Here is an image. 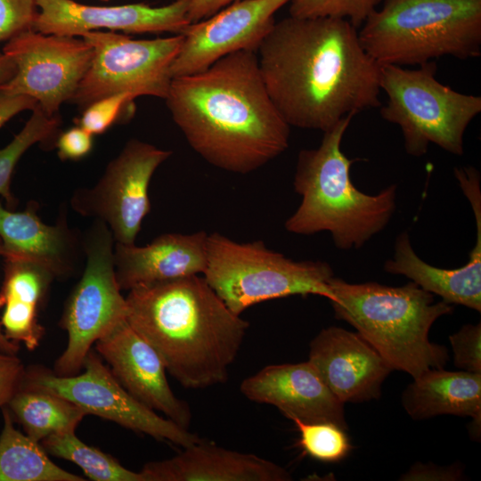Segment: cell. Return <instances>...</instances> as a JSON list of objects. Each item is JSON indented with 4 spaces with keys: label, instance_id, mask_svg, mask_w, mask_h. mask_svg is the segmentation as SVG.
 Wrapping results in <instances>:
<instances>
[{
    "label": "cell",
    "instance_id": "cell-1",
    "mask_svg": "<svg viewBox=\"0 0 481 481\" xmlns=\"http://www.w3.org/2000/svg\"><path fill=\"white\" fill-rule=\"evenodd\" d=\"M257 54L266 91L289 126L324 133L380 106V66L346 19L289 16L274 22Z\"/></svg>",
    "mask_w": 481,
    "mask_h": 481
},
{
    "label": "cell",
    "instance_id": "cell-2",
    "mask_svg": "<svg viewBox=\"0 0 481 481\" xmlns=\"http://www.w3.org/2000/svg\"><path fill=\"white\" fill-rule=\"evenodd\" d=\"M165 100L189 145L220 169L248 174L289 147L290 126L266 91L255 51L173 77Z\"/></svg>",
    "mask_w": 481,
    "mask_h": 481
},
{
    "label": "cell",
    "instance_id": "cell-3",
    "mask_svg": "<svg viewBox=\"0 0 481 481\" xmlns=\"http://www.w3.org/2000/svg\"><path fill=\"white\" fill-rule=\"evenodd\" d=\"M127 323L185 388L224 383L249 322L232 313L204 277L191 275L128 290Z\"/></svg>",
    "mask_w": 481,
    "mask_h": 481
},
{
    "label": "cell",
    "instance_id": "cell-4",
    "mask_svg": "<svg viewBox=\"0 0 481 481\" xmlns=\"http://www.w3.org/2000/svg\"><path fill=\"white\" fill-rule=\"evenodd\" d=\"M354 117H345L324 132L318 147L299 151L293 186L302 200L284 224L295 234L328 232L342 250L362 248L387 226L395 209V184L370 195L351 180L355 159L347 158L341 145Z\"/></svg>",
    "mask_w": 481,
    "mask_h": 481
},
{
    "label": "cell",
    "instance_id": "cell-5",
    "mask_svg": "<svg viewBox=\"0 0 481 481\" xmlns=\"http://www.w3.org/2000/svg\"><path fill=\"white\" fill-rule=\"evenodd\" d=\"M330 287L335 317L352 325L393 371L416 378L445 366L447 348L431 342L428 334L438 318L453 312L451 304L435 302L433 294L413 281L391 287L334 276Z\"/></svg>",
    "mask_w": 481,
    "mask_h": 481
},
{
    "label": "cell",
    "instance_id": "cell-6",
    "mask_svg": "<svg viewBox=\"0 0 481 481\" xmlns=\"http://www.w3.org/2000/svg\"><path fill=\"white\" fill-rule=\"evenodd\" d=\"M358 32L379 66L481 55V0H384Z\"/></svg>",
    "mask_w": 481,
    "mask_h": 481
},
{
    "label": "cell",
    "instance_id": "cell-7",
    "mask_svg": "<svg viewBox=\"0 0 481 481\" xmlns=\"http://www.w3.org/2000/svg\"><path fill=\"white\" fill-rule=\"evenodd\" d=\"M207 248L202 276L237 315L253 305L289 296L332 298L334 273L327 262L296 261L262 240L237 242L219 232L208 234Z\"/></svg>",
    "mask_w": 481,
    "mask_h": 481
},
{
    "label": "cell",
    "instance_id": "cell-8",
    "mask_svg": "<svg viewBox=\"0 0 481 481\" xmlns=\"http://www.w3.org/2000/svg\"><path fill=\"white\" fill-rule=\"evenodd\" d=\"M419 66H380V90L387 97L380 115L400 127L407 154L421 157L433 143L461 156L465 132L481 112V96L441 83L435 61Z\"/></svg>",
    "mask_w": 481,
    "mask_h": 481
},
{
    "label": "cell",
    "instance_id": "cell-9",
    "mask_svg": "<svg viewBox=\"0 0 481 481\" xmlns=\"http://www.w3.org/2000/svg\"><path fill=\"white\" fill-rule=\"evenodd\" d=\"M86 266L67 301L61 320L68 344L54 365L58 376H72L83 367L93 344L126 320L114 265V238L105 223L95 220L83 238Z\"/></svg>",
    "mask_w": 481,
    "mask_h": 481
},
{
    "label": "cell",
    "instance_id": "cell-10",
    "mask_svg": "<svg viewBox=\"0 0 481 481\" xmlns=\"http://www.w3.org/2000/svg\"><path fill=\"white\" fill-rule=\"evenodd\" d=\"M94 50L88 70L70 100L84 110L92 102L119 93L165 99L171 66L183 36L136 40L115 31H89L81 36Z\"/></svg>",
    "mask_w": 481,
    "mask_h": 481
},
{
    "label": "cell",
    "instance_id": "cell-11",
    "mask_svg": "<svg viewBox=\"0 0 481 481\" xmlns=\"http://www.w3.org/2000/svg\"><path fill=\"white\" fill-rule=\"evenodd\" d=\"M81 374L58 376L42 370L24 371L21 384L61 396L94 414L135 432L183 448L202 439L169 419H165L136 400L118 382L92 350Z\"/></svg>",
    "mask_w": 481,
    "mask_h": 481
},
{
    "label": "cell",
    "instance_id": "cell-12",
    "mask_svg": "<svg viewBox=\"0 0 481 481\" xmlns=\"http://www.w3.org/2000/svg\"><path fill=\"white\" fill-rule=\"evenodd\" d=\"M171 154L151 143L129 140L94 187L74 192L72 208L105 223L116 243L135 244L143 220L151 210V179Z\"/></svg>",
    "mask_w": 481,
    "mask_h": 481
},
{
    "label": "cell",
    "instance_id": "cell-13",
    "mask_svg": "<svg viewBox=\"0 0 481 481\" xmlns=\"http://www.w3.org/2000/svg\"><path fill=\"white\" fill-rule=\"evenodd\" d=\"M2 52L13 60L16 73L0 86L34 98L50 116L70 102L94 56L92 46L83 38L33 29L8 40Z\"/></svg>",
    "mask_w": 481,
    "mask_h": 481
},
{
    "label": "cell",
    "instance_id": "cell-14",
    "mask_svg": "<svg viewBox=\"0 0 481 481\" xmlns=\"http://www.w3.org/2000/svg\"><path fill=\"white\" fill-rule=\"evenodd\" d=\"M291 0H239L189 24L171 66L173 77L201 71L234 52H257L273 26L274 14Z\"/></svg>",
    "mask_w": 481,
    "mask_h": 481
},
{
    "label": "cell",
    "instance_id": "cell-15",
    "mask_svg": "<svg viewBox=\"0 0 481 481\" xmlns=\"http://www.w3.org/2000/svg\"><path fill=\"white\" fill-rule=\"evenodd\" d=\"M39 9L32 29L46 35L81 37L107 29L125 33L182 34L191 24V0H175L152 7L138 3L116 6H94L73 0H36Z\"/></svg>",
    "mask_w": 481,
    "mask_h": 481
},
{
    "label": "cell",
    "instance_id": "cell-16",
    "mask_svg": "<svg viewBox=\"0 0 481 481\" xmlns=\"http://www.w3.org/2000/svg\"><path fill=\"white\" fill-rule=\"evenodd\" d=\"M95 348L110 366L115 378L136 400L189 428L192 422L189 404L174 394L167 379L164 362L126 320L99 338Z\"/></svg>",
    "mask_w": 481,
    "mask_h": 481
},
{
    "label": "cell",
    "instance_id": "cell-17",
    "mask_svg": "<svg viewBox=\"0 0 481 481\" xmlns=\"http://www.w3.org/2000/svg\"><path fill=\"white\" fill-rule=\"evenodd\" d=\"M456 180L472 208L477 240L468 262L457 268L433 266L422 260L412 247L407 232L400 233L395 253L384 270L404 275L424 290L436 294L448 304L461 305L481 312V192L480 175L476 170L461 172Z\"/></svg>",
    "mask_w": 481,
    "mask_h": 481
},
{
    "label": "cell",
    "instance_id": "cell-18",
    "mask_svg": "<svg viewBox=\"0 0 481 481\" xmlns=\"http://www.w3.org/2000/svg\"><path fill=\"white\" fill-rule=\"evenodd\" d=\"M308 361L343 404L378 399L393 371L357 332L336 326L322 329L313 338Z\"/></svg>",
    "mask_w": 481,
    "mask_h": 481
},
{
    "label": "cell",
    "instance_id": "cell-19",
    "mask_svg": "<svg viewBox=\"0 0 481 481\" xmlns=\"http://www.w3.org/2000/svg\"><path fill=\"white\" fill-rule=\"evenodd\" d=\"M240 390L249 401L273 405L291 420L331 422L347 429L344 404L309 361L267 365L243 379Z\"/></svg>",
    "mask_w": 481,
    "mask_h": 481
},
{
    "label": "cell",
    "instance_id": "cell-20",
    "mask_svg": "<svg viewBox=\"0 0 481 481\" xmlns=\"http://www.w3.org/2000/svg\"><path fill=\"white\" fill-rule=\"evenodd\" d=\"M37 210L34 202L20 212L5 208L0 202V256L37 263L55 278L72 275L84 252L83 239L69 227L64 213L54 225H49Z\"/></svg>",
    "mask_w": 481,
    "mask_h": 481
},
{
    "label": "cell",
    "instance_id": "cell-21",
    "mask_svg": "<svg viewBox=\"0 0 481 481\" xmlns=\"http://www.w3.org/2000/svg\"><path fill=\"white\" fill-rule=\"evenodd\" d=\"M208 236L205 231L164 233L143 247L116 243L114 265L120 289L203 274Z\"/></svg>",
    "mask_w": 481,
    "mask_h": 481
},
{
    "label": "cell",
    "instance_id": "cell-22",
    "mask_svg": "<svg viewBox=\"0 0 481 481\" xmlns=\"http://www.w3.org/2000/svg\"><path fill=\"white\" fill-rule=\"evenodd\" d=\"M147 481H289L281 465L203 439L167 460L146 463Z\"/></svg>",
    "mask_w": 481,
    "mask_h": 481
},
{
    "label": "cell",
    "instance_id": "cell-23",
    "mask_svg": "<svg viewBox=\"0 0 481 481\" xmlns=\"http://www.w3.org/2000/svg\"><path fill=\"white\" fill-rule=\"evenodd\" d=\"M54 275L45 266L28 260L5 259L0 290L4 307L0 324L5 337L27 349H36L44 335L37 313Z\"/></svg>",
    "mask_w": 481,
    "mask_h": 481
},
{
    "label": "cell",
    "instance_id": "cell-24",
    "mask_svg": "<svg viewBox=\"0 0 481 481\" xmlns=\"http://www.w3.org/2000/svg\"><path fill=\"white\" fill-rule=\"evenodd\" d=\"M402 404L415 420L449 414L480 422L481 373L428 370L406 387Z\"/></svg>",
    "mask_w": 481,
    "mask_h": 481
},
{
    "label": "cell",
    "instance_id": "cell-25",
    "mask_svg": "<svg viewBox=\"0 0 481 481\" xmlns=\"http://www.w3.org/2000/svg\"><path fill=\"white\" fill-rule=\"evenodd\" d=\"M6 406L21 424L26 435L37 442L53 434L76 430L86 415L70 401L21 382Z\"/></svg>",
    "mask_w": 481,
    "mask_h": 481
},
{
    "label": "cell",
    "instance_id": "cell-26",
    "mask_svg": "<svg viewBox=\"0 0 481 481\" xmlns=\"http://www.w3.org/2000/svg\"><path fill=\"white\" fill-rule=\"evenodd\" d=\"M0 435V481H84L55 465L45 450L15 428L12 413L4 406Z\"/></svg>",
    "mask_w": 481,
    "mask_h": 481
},
{
    "label": "cell",
    "instance_id": "cell-27",
    "mask_svg": "<svg viewBox=\"0 0 481 481\" xmlns=\"http://www.w3.org/2000/svg\"><path fill=\"white\" fill-rule=\"evenodd\" d=\"M45 452L69 461L82 469L94 481H147L145 475L123 467L116 459L87 445L75 430L51 435L42 440Z\"/></svg>",
    "mask_w": 481,
    "mask_h": 481
},
{
    "label": "cell",
    "instance_id": "cell-28",
    "mask_svg": "<svg viewBox=\"0 0 481 481\" xmlns=\"http://www.w3.org/2000/svg\"><path fill=\"white\" fill-rule=\"evenodd\" d=\"M60 126L61 119L57 115L50 116L37 105L21 130L0 150V195L8 208H14L16 204L11 180L20 159L32 145L56 139Z\"/></svg>",
    "mask_w": 481,
    "mask_h": 481
},
{
    "label": "cell",
    "instance_id": "cell-29",
    "mask_svg": "<svg viewBox=\"0 0 481 481\" xmlns=\"http://www.w3.org/2000/svg\"><path fill=\"white\" fill-rule=\"evenodd\" d=\"M303 452L320 461L338 462L350 452L352 446L346 429L331 422L293 420Z\"/></svg>",
    "mask_w": 481,
    "mask_h": 481
},
{
    "label": "cell",
    "instance_id": "cell-30",
    "mask_svg": "<svg viewBox=\"0 0 481 481\" xmlns=\"http://www.w3.org/2000/svg\"><path fill=\"white\" fill-rule=\"evenodd\" d=\"M380 0H291L289 16L298 18L336 17L346 19L356 29L376 9Z\"/></svg>",
    "mask_w": 481,
    "mask_h": 481
},
{
    "label": "cell",
    "instance_id": "cell-31",
    "mask_svg": "<svg viewBox=\"0 0 481 481\" xmlns=\"http://www.w3.org/2000/svg\"><path fill=\"white\" fill-rule=\"evenodd\" d=\"M135 98L129 93L115 94L99 99L84 110L77 126L82 127L90 135H101L115 124L126 105Z\"/></svg>",
    "mask_w": 481,
    "mask_h": 481
},
{
    "label": "cell",
    "instance_id": "cell-32",
    "mask_svg": "<svg viewBox=\"0 0 481 481\" xmlns=\"http://www.w3.org/2000/svg\"><path fill=\"white\" fill-rule=\"evenodd\" d=\"M454 365L466 371L481 373V323L466 324L449 336Z\"/></svg>",
    "mask_w": 481,
    "mask_h": 481
},
{
    "label": "cell",
    "instance_id": "cell-33",
    "mask_svg": "<svg viewBox=\"0 0 481 481\" xmlns=\"http://www.w3.org/2000/svg\"><path fill=\"white\" fill-rule=\"evenodd\" d=\"M37 9L36 0H0V42L32 29Z\"/></svg>",
    "mask_w": 481,
    "mask_h": 481
},
{
    "label": "cell",
    "instance_id": "cell-34",
    "mask_svg": "<svg viewBox=\"0 0 481 481\" xmlns=\"http://www.w3.org/2000/svg\"><path fill=\"white\" fill-rule=\"evenodd\" d=\"M58 156L62 160H78L93 149V135L76 126L59 135L55 140Z\"/></svg>",
    "mask_w": 481,
    "mask_h": 481
},
{
    "label": "cell",
    "instance_id": "cell-35",
    "mask_svg": "<svg viewBox=\"0 0 481 481\" xmlns=\"http://www.w3.org/2000/svg\"><path fill=\"white\" fill-rule=\"evenodd\" d=\"M464 477L463 469L458 464L438 466L433 463H414L400 477L404 481H456Z\"/></svg>",
    "mask_w": 481,
    "mask_h": 481
},
{
    "label": "cell",
    "instance_id": "cell-36",
    "mask_svg": "<svg viewBox=\"0 0 481 481\" xmlns=\"http://www.w3.org/2000/svg\"><path fill=\"white\" fill-rule=\"evenodd\" d=\"M24 371L17 355L0 353V409L6 406L20 384Z\"/></svg>",
    "mask_w": 481,
    "mask_h": 481
},
{
    "label": "cell",
    "instance_id": "cell-37",
    "mask_svg": "<svg viewBox=\"0 0 481 481\" xmlns=\"http://www.w3.org/2000/svg\"><path fill=\"white\" fill-rule=\"evenodd\" d=\"M37 106L34 98L10 93L0 86V128L17 114L33 110Z\"/></svg>",
    "mask_w": 481,
    "mask_h": 481
},
{
    "label": "cell",
    "instance_id": "cell-38",
    "mask_svg": "<svg viewBox=\"0 0 481 481\" xmlns=\"http://www.w3.org/2000/svg\"><path fill=\"white\" fill-rule=\"evenodd\" d=\"M239 0H191L188 19L194 23L207 19Z\"/></svg>",
    "mask_w": 481,
    "mask_h": 481
},
{
    "label": "cell",
    "instance_id": "cell-39",
    "mask_svg": "<svg viewBox=\"0 0 481 481\" xmlns=\"http://www.w3.org/2000/svg\"><path fill=\"white\" fill-rule=\"evenodd\" d=\"M16 73V65L13 60L4 53H0V86L8 82Z\"/></svg>",
    "mask_w": 481,
    "mask_h": 481
},
{
    "label": "cell",
    "instance_id": "cell-40",
    "mask_svg": "<svg viewBox=\"0 0 481 481\" xmlns=\"http://www.w3.org/2000/svg\"><path fill=\"white\" fill-rule=\"evenodd\" d=\"M0 253H1V240H0ZM20 346L18 344L9 340L2 330L0 324V353L8 355H17Z\"/></svg>",
    "mask_w": 481,
    "mask_h": 481
},
{
    "label": "cell",
    "instance_id": "cell-41",
    "mask_svg": "<svg viewBox=\"0 0 481 481\" xmlns=\"http://www.w3.org/2000/svg\"><path fill=\"white\" fill-rule=\"evenodd\" d=\"M102 1H109V0H102Z\"/></svg>",
    "mask_w": 481,
    "mask_h": 481
}]
</instances>
